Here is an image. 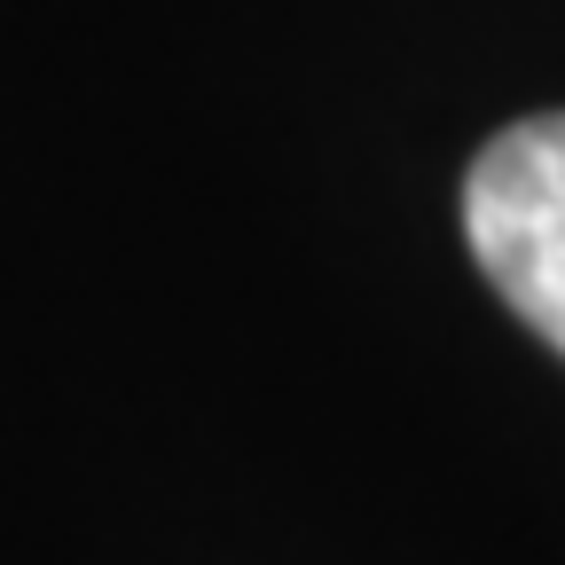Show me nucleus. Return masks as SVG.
<instances>
[{
  "label": "nucleus",
  "mask_w": 565,
  "mask_h": 565,
  "mask_svg": "<svg viewBox=\"0 0 565 565\" xmlns=\"http://www.w3.org/2000/svg\"><path fill=\"white\" fill-rule=\"evenodd\" d=\"M463 236L503 307L565 353V110L503 126L471 158Z\"/></svg>",
  "instance_id": "f257e3e1"
}]
</instances>
